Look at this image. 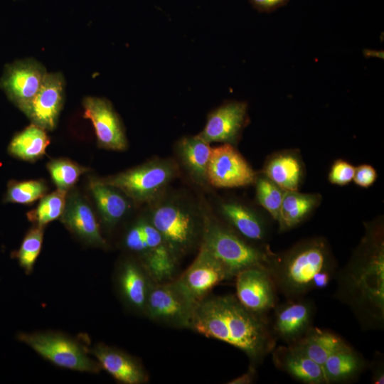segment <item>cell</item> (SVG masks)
Instances as JSON below:
<instances>
[{"instance_id": "obj_8", "label": "cell", "mask_w": 384, "mask_h": 384, "mask_svg": "<svg viewBox=\"0 0 384 384\" xmlns=\"http://www.w3.org/2000/svg\"><path fill=\"white\" fill-rule=\"evenodd\" d=\"M17 338L42 358L58 367L90 373H98L102 370L99 363L87 355L83 346L62 333H19Z\"/></svg>"}, {"instance_id": "obj_21", "label": "cell", "mask_w": 384, "mask_h": 384, "mask_svg": "<svg viewBox=\"0 0 384 384\" xmlns=\"http://www.w3.org/2000/svg\"><path fill=\"white\" fill-rule=\"evenodd\" d=\"M275 366L295 380L306 384H327L322 366L289 346L272 351Z\"/></svg>"}, {"instance_id": "obj_16", "label": "cell", "mask_w": 384, "mask_h": 384, "mask_svg": "<svg viewBox=\"0 0 384 384\" xmlns=\"http://www.w3.org/2000/svg\"><path fill=\"white\" fill-rule=\"evenodd\" d=\"M272 331L287 345L302 338L313 327L315 305L302 297L288 299L274 307Z\"/></svg>"}, {"instance_id": "obj_6", "label": "cell", "mask_w": 384, "mask_h": 384, "mask_svg": "<svg viewBox=\"0 0 384 384\" xmlns=\"http://www.w3.org/2000/svg\"><path fill=\"white\" fill-rule=\"evenodd\" d=\"M122 245L144 265L156 282L175 278L180 262L145 215L128 227Z\"/></svg>"}, {"instance_id": "obj_12", "label": "cell", "mask_w": 384, "mask_h": 384, "mask_svg": "<svg viewBox=\"0 0 384 384\" xmlns=\"http://www.w3.org/2000/svg\"><path fill=\"white\" fill-rule=\"evenodd\" d=\"M47 73L45 67L34 59L18 60L6 66L0 87L23 111L38 92Z\"/></svg>"}, {"instance_id": "obj_32", "label": "cell", "mask_w": 384, "mask_h": 384, "mask_svg": "<svg viewBox=\"0 0 384 384\" xmlns=\"http://www.w3.org/2000/svg\"><path fill=\"white\" fill-rule=\"evenodd\" d=\"M255 183L259 203L278 220L285 191L264 174L257 176Z\"/></svg>"}, {"instance_id": "obj_1", "label": "cell", "mask_w": 384, "mask_h": 384, "mask_svg": "<svg viewBox=\"0 0 384 384\" xmlns=\"http://www.w3.org/2000/svg\"><path fill=\"white\" fill-rule=\"evenodd\" d=\"M336 297L347 304L365 329L384 324V242L380 225H369L348 264L335 277Z\"/></svg>"}, {"instance_id": "obj_26", "label": "cell", "mask_w": 384, "mask_h": 384, "mask_svg": "<svg viewBox=\"0 0 384 384\" xmlns=\"http://www.w3.org/2000/svg\"><path fill=\"white\" fill-rule=\"evenodd\" d=\"M300 159L294 152H280L270 157L263 174L284 191H298L302 177Z\"/></svg>"}, {"instance_id": "obj_14", "label": "cell", "mask_w": 384, "mask_h": 384, "mask_svg": "<svg viewBox=\"0 0 384 384\" xmlns=\"http://www.w3.org/2000/svg\"><path fill=\"white\" fill-rule=\"evenodd\" d=\"M83 117L91 121L100 147L114 151L127 148V139L122 121L107 99L86 97L82 101Z\"/></svg>"}, {"instance_id": "obj_31", "label": "cell", "mask_w": 384, "mask_h": 384, "mask_svg": "<svg viewBox=\"0 0 384 384\" xmlns=\"http://www.w3.org/2000/svg\"><path fill=\"white\" fill-rule=\"evenodd\" d=\"M43 240V228L34 225L24 237L14 257L26 274H31L40 254Z\"/></svg>"}, {"instance_id": "obj_17", "label": "cell", "mask_w": 384, "mask_h": 384, "mask_svg": "<svg viewBox=\"0 0 384 384\" xmlns=\"http://www.w3.org/2000/svg\"><path fill=\"white\" fill-rule=\"evenodd\" d=\"M65 80L60 73H47L38 92L22 111L45 130L55 128L65 98Z\"/></svg>"}, {"instance_id": "obj_3", "label": "cell", "mask_w": 384, "mask_h": 384, "mask_svg": "<svg viewBox=\"0 0 384 384\" xmlns=\"http://www.w3.org/2000/svg\"><path fill=\"white\" fill-rule=\"evenodd\" d=\"M270 273L277 292L287 299H297L325 288L335 277L336 263L327 242L312 238L274 254Z\"/></svg>"}, {"instance_id": "obj_19", "label": "cell", "mask_w": 384, "mask_h": 384, "mask_svg": "<svg viewBox=\"0 0 384 384\" xmlns=\"http://www.w3.org/2000/svg\"><path fill=\"white\" fill-rule=\"evenodd\" d=\"M99 363L118 383L122 384H144L149 375L141 361L113 346L97 343L90 351Z\"/></svg>"}, {"instance_id": "obj_39", "label": "cell", "mask_w": 384, "mask_h": 384, "mask_svg": "<svg viewBox=\"0 0 384 384\" xmlns=\"http://www.w3.org/2000/svg\"><path fill=\"white\" fill-rule=\"evenodd\" d=\"M256 378V366L250 365L248 370L242 375L231 380L228 384H250L253 383Z\"/></svg>"}, {"instance_id": "obj_33", "label": "cell", "mask_w": 384, "mask_h": 384, "mask_svg": "<svg viewBox=\"0 0 384 384\" xmlns=\"http://www.w3.org/2000/svg\"><path fill=\"white\" fill-rule=\"evenodd\" d=\"M53 183L58 189L68 191L87 171V168L66 159H53L47 164Z\"/></svg>"}, {"instance_id": "obj_4", "label": "cell", "mask_w": 384, "mask_h": 384, "mask_svg": "<svg viewBox=\"0 0 384 384\" xmlns=\"http://www.w3.org/2000/svg\"><path fill=\"white\" fill-rule=\"evenodd\" d=\"M145 215L159 232L169 249L180 262L199 248L203 230V213L177 197H160L149 203Z\"/></svg>"}, {"instance_id": "obj_29", "label": "cell", "mask_w": 384, "mask_h": 384, "mask_svg": "<svg viewBox=\"0 0 384 384\" xmlns=\"http://www.w3.org/2000/svg\"><path fill=\"white\" fill-rule=\"evenodd\" d=\"M46 131L34 124H30L12 139L9 145V153L29 161L42 157L50 144Z\"/></svg>"}, {"instance_id": "obj_18", "label": "cell", "mask_w": 384, "mask_h": 384, "mask_svg": "<svg viewBox=\"0 0 384 384\" xmlns=\"http://www.w3.org/2000/svg\"><path fill=\"white\" fill-rule=\"evenodd\" d=\"M247 121V104L245 102H228L208 114L203 129L198 135L209 144H233L238 140Z\"/></svg>"}, {"instance_id": "obj_37", "label": "cell", "mask_w": 384, "mask_h": 384, "mask_svg": "<svg viewBox=\"0 0 384 384\" xmlns=\"http://www.w3.org/2000/svg\"><path fill=\"white\" fill-rule=\"evenodd\" d=\"M252 6L261 12H272L284 6L288 0H249Z\"/></svg>"}, {"instance_id": "obj_20", "label": "cell", "mask_w": 384, "mask_h": 384, "mask_svg": "<svg viewBox=\"0 0 384 384\" xmlns=\"http://www.w3.org/2000/svg\"><path fill=\"white\" fill-rule=\"evenodd\" d=\"M60 220L65 227L82 242L94 247H107V242L101 234L92 208L78 193L73 192L67 196Z\"/></svg>"}, {"instance_id": "obj_7", "label": "cell", "mask_w": 384, "mask_h": 384, "mask_svg": "<svg viewBox=\"0 0 384 384\" xmlns=\"http://www.w3.org/2000/svg\"><path fill=\"white\" fill-rule=\"evenodd\" d=\"M178 174V165L169 159H154L117 174L99 178L137 203H151L164 194Z\"/></svg>"}, {"instance_id": "obj_2", "label": "cell", "mask_w": 384, "mask_h": 384, "mask_svg": "<svg viewBox=\"0 0 384 384\" xmlns=\"http://www.w3.org/2000/svg\"><path fill=\"white\" fill-rule=\"evenodd\" d=\"M190 329L243 351L256 366L275 348L277 338L265 319L234 295H210L196 306Z\"/></svg>"}, {"instance_id": "obj_38", "label": "cell", "mask_w": 384, "mask_h": 384, "mask_svg": "<svg viewBox=\"0 0 384 384\" xmlns=\"http://www.w3.org/2000/svg\"><path fill=\"white\" fill-rule=\"evenodd\" d=\"M371 381L373 384L384 383V368L383 363L381 361V356L378 359L373 361Z\"/></svg>"}, {"instance_id": "obj_15", "label": "cell", "mask_w": 384, "mask_h": 384, "mask_svg": "<svg viewBox=\"0 0 384 384\" xmlns=\"http://www.w3.org/2000/svg\"><path fill=\"white\" fill-rule=\"evenodd\" d=\"M114 279L124 304L144 316L149 292L156 282L147 270L137 258L129 257L119 262Z\"/></svg>"}, {"instance_id": "obj_10", "label": "cell", "mask_w": 384, "mask_h": 384, "mask_svg": "<svg viewBox=\"0 0 384 384\" xmlns=\"http://www.w3.org/2000/svg\"><path fill=\"white\" fill-rule=\"evenodd\" d=\"M257 175L233 144L212 148L208 183L216 188H237L255 183Z\"/></svg>"}, {"instance_id": "obj_11", "label": "cell", "mask_w": 384, "mask_h": 384, "mask_svg": "<svg viewBox=\"0 0 384 384\" xmlns=\"http://www.w3.org/2000/svg\"><path fill=\"white\" fill-rule=\"evenodd\" d=\"M174 279L186 296L197 304L213 288L230 278L223 265L205 247L200 245L193 262Z\"/></svg>"}, {"instance_id": "obj_35", "label": "cell", "mask_w": 384, "mask_h": 384, "mask_svg": "<svg viewBox=\"0 0 384 384\" xmlns=\"http://www.w3.org/2000/svg\"><path fill=\"white\" fill-rule=\"evenodd\" d=\"M355 169L346 161L337 160L331 166L329 174V181L336 185H346L353 180Z\"/></svg>"}, {"instance_id": "obj_27", "label": "cell", "mask_w": 384, "mask_h": 384, "mask_svg": "<svg viewBox=\"0 0 384 384\" xmlns=\"http://www.w3.org/2000/svg\"><path fill=\"white\" fill-rule=\"evenodd\" d=\"M345 343L336 334L313 326L302 338L288 346L322 366L328 357Z\"/></svg>"}, {"instance_id": "obj_30", "label": "cell", "mask_w": 384, "mask_h": 384, "mask_svg": "<svg viewBox=\"0 0 384 384\" xmlns=\"http://www.w3.org/2000/svg\"><path fill=\"white\" fill-rule=\"evenodd\" d=\"M67 199V191L58 189L42 197L37 207L27 213L29 221L34 225L44 227L51 221L60 218Z\"/></svg>"}, {"instance_id": "obj_22", "label": "cell", "mask_w": 384, "mask_h": 384, "mask_svg": "<svg viewBox=\"0 0 384 384\" xmlns=\"http://www.w3.org/2000/svg\"><path fill=\"white\" fill-rule=\"evenodd\" d=\"M220 212L227 225L245 240L258 242L266 239L267 228L265 221L245 205L223 202L220 204Z\"/></svg>"}, {"instance_id": "obj_5", "label": "cell", "mask_w": 384, "mask_h": 384, "mask_svg": "<svg viewBox=\"0 0 384 384\" xmlns=\"http://www.w3.org/2000/svg\"><path fill=\"white\" fill-rule=\"evenodd\" d=\"M201 245L223 265L230 279L252 267L270 271L274 255L267 247L259 246L245 240L229 225L206 213H203Z\"/></svg>"}, {"instance_id": "obj_13", "label": "cell", "mask_w": 384, "mask_h": 384, "mask_svg": "<svg viewBox=\"0 0 384 384\" xmlns=\"http://www.w3.org/2000/svg\"><path fill=\"white\" fill-rule=\"evenodd\" d=\"M235 278V297L251 312L265 317L277 306V290L268 270L245 269Z\"/></svg>"}, {"instance_id": "obj_23", "label": "cell", "mask_w": 384, "mask_h": 384, "mask_svg": "<svg viewBox=\"0 0 384 384\" xmlns=\"http://www.w3.org/2000/svg\"><path fill=\"white\" fill-rule=\"evenodd\" d=\"M212 148L198 135L183 137L176 144L177 156L191 178L196 183H208L207 170Z\"/></svg>"}, {"instance_id": "obj_24", "label": "cell", "mask_w": 384, "mask_h": 384, "mask_svg": "<svg viewBox=\"0 0 384 384\" xmlns=\"http://www.w3.org/2000/svg\"><path fill=\"white\" fill-rule=\"evenodd\" d=\"M89 186L102 223L109 229L114 228L130 209L129 198L99 179L92 180Z\"/></svg>"}, {"instance_id": "obj_36", "label": "cell", "mask_w": 384, "mask_h": 384, "mask_svg": "<svg viewBox=\"0 0 384 384\" xmlns=\"http://www.w3.org/2000/svg\"><path fill=\"white\" fill-rule=\"evenodd\" d=\"M377 174L375 169L368 164H363L355 169L353 180L359 186L367 188L376 180Z\"/></svg>"}, {"instance_id": "obj_9", "label": "cell", "mask_w": 384, "mask_h": 384, "mask_svg": "<svg viewBox=\"0 0 384 384\" xmlns=\"http://www.w3.org/2000/svg\"><path fill=\"white\" fill-rule=\"evenodd\" d=\"M196 306L174 279L153 284L144 316L169 327L190 329Z\"/></svg>"}, {"instance_id": "obj_34", "label": "cell", "mask_w": 384, "mask_h": 384, "mask_svg": "<svg viewBox=\"0 0 384 384\" xmlns=\"http://www.w3.org/2000/svg\"><path fill=\"white\" fill-rule=\"evenodd\" d=\"M46 191L47 186L43 181H11L8 186L5 201L9 203L29 204L43 197Z\"/></svg>"}, {"instance_id": "obj_25", "label": "cell", "mask_w": 384, "mask_h": 384, "mask_svg": "<svg viewBox=\"0 0 384 384\" xmlns=\"http://www.w3.org/2000/svg\"><path fill=\"white\" fill-rule=\"evenodd\" d=\"M366 366L363 357L346 342L334 351L322 366L327 383L353 381Z\"/></svg>"}, {"instance_id": "obj_28", "label": "cell", "mask_w": 384, "mask_h": 384, "mask_svg": "<svg viewBox=\"0 0 384 384\" xmlns=\"http://www.w3.org/2000/svg\"><path fill=\"white\" fill-rule=\"evenodd\" d=\"M319 194L285 191L277 220L281 230L291 229L304 220L317 206Z\"/></svg>"}]
</instances>
